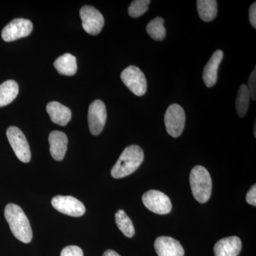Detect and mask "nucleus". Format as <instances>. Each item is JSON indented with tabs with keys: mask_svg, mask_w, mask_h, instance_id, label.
<instances>
[{
	"mask_svg": "<svg viewBox=\"0 0 256 256\" xmlns=\"http://www.w3.org/2000/svg\"><path fill=\"white\" fill-rule=\"evenodd\" d=\"M4 216L15 238L24 244L31 242L33 238L31 224L21 207L10 204L5 208Z\"/></svg>",
	"mask_w": 256,
	"mask_h": 256,
	"instance_id": "1",
	"label": "nucleus"
},
{
	"mask_svg": "<svg viewBox=\"0 0 256 256\" xmlns=\"http://www.w3.org/2000/svg\"><path fill=\"white\" fill-rule=\"evenodd\" d=\"M144 159V151L140 146H128L111 171L112 178H122L133 174L142 164Z\"/></svg>",
	"mask_w": 256,
	"mask_h": 256,
	"instance_id": "2",
	"label": "nucleus"
},
{
	"mask_svg": "<svg viewBox=\"0 0 256 256\" xmlns=\"http://www.w3.org/2000/svg\"><path fill=\"white\" fill-rule=\"evenodd\" d=\"M190 184L194 197L201 204L206 203L212 193V180L210 172L202 166H196L192 170Z\"/></svg>",
	"mask_w": 256,
	"mask_h": 256,
	"instance_id": "3",
	"label": "nucleus"
},
{
	"mask_svg": "<svg viewBox=\"0 0 256 256\" xmlns=\"http://www.w3.org/2000/svg\"><path fill=\"white\" fill-rule=\"evenodd\" d=\"M121 79L134 95L140 97L146 95L148 82L146 76L138 67L131 66L124 69L121 74Z\"/></svg>",
	"mask_w": 256,
	"mask_h": 256,
	"instance_id": "4",
	"label": "nucleus"
},
{
	"mask_svg": "<svg viewBox=\"0 0 256 256\" xmlns=\"http://www.w3.org/2000/svg\"><path fill=\"white\" fill-rule=\"evenodd\" d=\"M164 122L170 136L174 138L180 137L186 124V114L183 108L178 104L170 106L165 114Z\"/></svg>",
	"mask_w": 256,
	"mask_h": 256,
	"instance_id": "5",
	"label": "nucleus"
},
{
	"mask_svg": "<svg viewBox=\"0 0 256 256\" xmlns=\"http://www.w3.org/2000/svg\"><path fill=\"white\" fill-rule=\"evenodd\" d=\"M10 146L20 161L28 163L32 160L31 150L26 136L16 127H10L6 131Z\"/></svg>",
	"mask_w": 256,
	"mask_h": 256,
	"instance_id": "6",
	"label": "nucleus"
},
{
	"mask_svg": "<svg viewBox=\"0 0 256 256\" xmlns=\"http://www.w3.org/2000/svg\"><path fill=\"white\" fill-rule=\"evenodd\" d=\"M142 202L146 208L159 215H166L172 210L171 200L165 194L150 190L143 195Z\"/></svg>",
	"mask_w": 256,
	"mask_h": 256,
	"instance_id": "7",
	"label": "nucleus"
},
{
	"mask_svg": "<svg viewBox=\"0 0 256 256\" xmlns=\"http://www.w3.org/2000/svg\"><path fill=\"white\" fill-rule=\"evenodd\" d=\"M80 16L82 28L89 34L96 36L102 31L105 18L100 12L92 6H84L80 9Z\"/></svg>",
	"mask_w": 256,
	"mask_h": 256,
	"instance_id": "8",
	"label": "nucleus"
},
{
	"mask_svg": "<svg viewBox=\"0 0 256 256\" xmlns=\"http://www.w3.org/2000/svg\"><path fill=\"white\" fill-rule=\"evenodd\" d=\"M33 28V24L30 20L16 18L5 26L2 32V37L6 42L16 41L30 36Z\"/></svg>",
	"mask_w": 256,
	"mask_h": 256,
	"instance_id": "9",
	"label": "nucleus"
},
{
	"mask_svg": "<svg viewBox=\"0 0 256 256\" xmlns=\"http://www.w3.org/2000/svg\"><path fill=\"white\" fill-rule=\"evenodd\" d=\"M107 110L102 101H94L88 110V124L92 136H100L107 121Z\"/></svg>",
	"mask_w": 256,
	"mask_h": 256,
	"instance_id": "10",
	"label": "nucleus"
},
{
	"mask_svg": "<svg viewBox=\"0 0 256 256\" xmlns=\"http://www.w3.org/2000/svg\"><path fill=\"white\" fill-rule=\"evenodd\" d=\"M52 204L60 213L70 216L80 217L86 213L84 204L73 196H55L52 200Z\"/></svg>",
	"mask_w": 256,
	"mask_h": 256,
	"instance_id": "11",
	"label": "nucleus"
},
{
	"mask_svg": "<svg viewBox=\"0 0 256 256\" xmlns=\"http://www.w3.org/2000/svg\"><path fill=\"white\" fill-rule=\"evenodd\" d=\"M154 248L159 256H184L182 246L171 237L162 236L156 238Z\"/></svg>",
	"mask_w": 256,
	"mask_h": 256,
	"instance_id": "12",
	"label": "nucleus"
},
{
	"mask_svg": "<svg viewBox=\"0 0 256 256\" xmlns=\"http://www.w3.org/2000/svg\"><path fill=\"white\" fill-rule=\"evenodd\" d=\"M48 141L52 158L56 161H62L68 150V140L66 134L60 131H54L50 133Z\"/></svg>",
	"mask_w": 256,
	"mask_h": 256,
	"instance_id": "13",
	"label": "nucleus"
},
{
	"mask_svg": "<svg viewBox=\"0 0 256 256\" xmlns=\"http://www.w3.org/2000/svg\"><path fill=\"white\" fill-rule=\"evenodd\" d=\"M223 58L224 52L218 50L212 55V58L207 63L203 74L204 82L206 87H214L216 84L218 80V68Z\"/></svg>",
	"mask_w": 256,
	"mask_h": 256,
	"instance_id": "14",
	"label": "nucleus"
},
{
	"mask_svg": "<svg viewBox=\"0 0 256 256\" xmlns=\"http://www.w3.org/2000/svg\"><path fill=\"white\" fill-rule=\"evenodd\" d=\"M242 250V242L237 236L222 239L216 244L215 256H238Z\"/></svg>",
	"mask_w": 256,
	"mask_h": 256,
	"instance_id": "15",
	"label": "nucleus"
},
{
	"mask_svg": "<svg viewBox=\"0 0 256 256\" xmlns=\"http://www.w3.org/2000/svg\"><path fill=\"white\" fill-rule=\"evenodd\" d=\"M46 110L52 122L58 126H66L72 120V110L60 102H50L46 106Z\"/></svg>",
	"mask_w": 256,
	"mask_h": 256,
	"instance_id": "16",
	"label": "nucleus"
},
{
	"mask_svg": "<svg viewBox=\"0 0 256 256\" xmlns=\"http://www.w3.org/2000/svg\"><path fill=\"white\" fill-rule=\"evenodd\" d=\"M54 66L58 73L66 76H73L78 70L76 58L70 54H66L57 58Z\"/></svg>",
	"mask_w": 256,
	"mask_h": 256,
	"instance_id": "17",
	"label": "nucleus"
},
{
	"mask_svg": "<svg viewBox=\"0 0 256 256\" xmlns=\"http://www.w3.org/2000/svg\"><path fill=\"white\" fill-rule=\"evenodd\" d=\"M20 92L18 82L8 80L0 86V108L10 105L16 98Z\"/></svg>",
	"mask_w": 256,
	"mask_h": 256,
	"instance_id": "18",
	"label": "nucleus"
},
{
	"mask_svg": "<svg viewBox=\"0 0 256 256\" xmlns=\"http://www.w3.org/2000/svg\"><path fill=\"white\" fill-rule=\"evenodd\" d=\"M197 10L200 18L205 22L214 21L218 14V4L216 0H198Z\"/></svg>",
	"mask_w": 256,
	"mask_h": 256,
	"instance_id": "19",
	"label": "nucleus"
},
{
	"mask_svg": "<svg viewBox=\"0 0 256 256\" xmlns=\"http://www.w3.org/2000/svg\"><path fill=\"white\" fill-rule=\"evenodd\" d=\"M164 24V20L161 18H154L148 24L146 32L152 40L158 42L164 41L166 35Z\"/></svg>",
	"mask_w": 256,
	"mask_h": 256,
	"instance_id": "20",
	"label": "nucleus"
},
{
	"mask_svg": "<svg viewBox=\"0 0 256 256\" xmlns=\"http://www.w3.org/2000/svg\"><path fill=\"white\" fill-rule=\"evenodd\" d=\"M250 98L248 86L242 85L239 89L236 101V108L240 118H244L248 110Z\"/></svg>",
	"mask_w": 256,
	"mask_h": 256,
	"instance_id": "21",
	"label": "nucleus"
},
{
	"mask_svg": "<svg viewBox=\"0 0 256 256\" xmlns=\"http://www.w3.org/2000/svg\"><path fill=\"white\" fill-rule=\"evenodd\" d=\"M116 222L118 227L128 238H132L136 234V229L132 220L124 210H119L116 214Z\"/></svg>",
	"mask_w": 256,
	"mask_h": 256,
	"instance_id": "22",
	"label": "nucleus"
},
{
	"mask_svg": "<svg viewBox=\"0 0 256 256\" xmlns=\"http://www.w3.org/2000/svg\"><path fill=\"white\" fill-rule=\"evenodd\" d=\"M151 1L150 0H136L131 3L128 12L130 16L133 18H138L146 14L149 10Z\"/></svg>",
	"mask_w": 256,
	"mask_h": 256,
	"instance_id": "23",
	"label": "nucleus"
},
{
	"mask_svg": "<svg viewBox=\"0 0 256 256\" xmlns=\"http://www.w3.org/2000/svg\"><path fill=\"white\" fill-rule=\"evenodd\" d=\"M60 256H84V252L78 246H70L66 247L62 250Z\"/></svg>",
	"mask_w": 256,
	"mask_h": 256,
	"instance_id": "24",
	"label": "nucleus"
},
{
	"mask_svg": "<svg viewBox=\"0 0 256 256\" xmlns=\"http://www.w3.org/2000/svg\"><path fill=\"white\" fill-rule=\"evenodd\" d=\"M248 88L249 92H250V98L256 101V68L252 72L250 78L248 80Z\"/></svg>",
	"mask_w": 256,
	"mask_h": 256,
	"instance_id": "25",
	"label": "nucleus"
},
{
	"mask_svg": "<svg viewBox=\"0 0 256 256\" xmlns=\"http://www.w3.org/2000/svg\"><path fill=\"white\" fill-rule=\"evenodd\" d=\"M246 202L252 206H256V186L254 185L246 195Z\"/></svg>",
	"mask_w": 256,
	"mask_h": 256,
	"instance_id": "26",
	"label": "nucleus"
},
{
	"mask_svg": "<svg viewBox=\"0 0 256 256\" xmlns=\"http://www.w3.org/2000/svg\"><path fill=\"white\" fill-rule=\"evenodd\" d=\"M249 18L252 28H256V4L254 2L249 10Z\"/></svg>",
	"mask_w": 256,
	"mask_h": 256,
	"instance_id": "27",
	"label": "nucleus"
},
{
	"mask_svg": "<svg viewBox=\"0 0 256 256\" xmlns=\"http://www.w3.org/2000/svg\"><path fill=\"white\" fill-rule=\"evenodd\" d=\"M120 256L118 254L117 252H114L112 250H108L104 252V256Z\"/></svg>",
	"mask_w": 256,
	"mask_h": 256,
	"instance_id": "28",
	"label": "nucleus"
}]
</instances>
